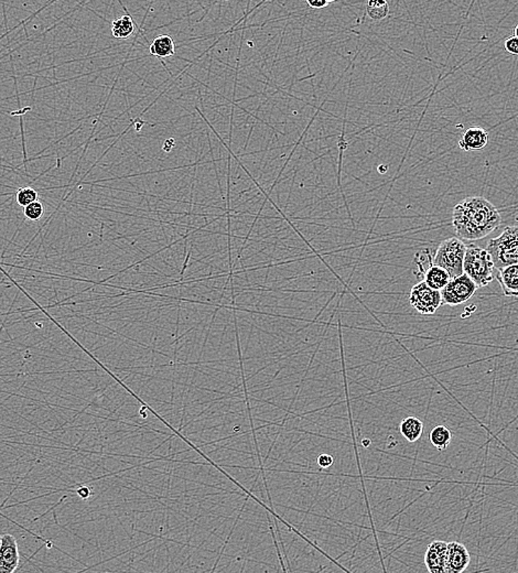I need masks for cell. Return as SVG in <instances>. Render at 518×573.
Here are the masks:
<instances>
[{
    "mask_svg": "<svg viewBox=\"0 0 518 573\" xmlns=\"http://www.w3.org/2000/svg\"><path fill=\"white\" fill-rule=\"evenodd\" d=\"M19 564L17 540L13 535H4L0 546V573H14L17 570Z\"/></svg>",
    "mask_w": 518,
    "mask_h": 573,
    "instance_id": "cell-8",
    "label": "cell"
},
{
    "mask_svg": "<svg viewBox=\"0 0 518 573\" xmlns=\"http://www.w3.org/2000/svg\"><path fill=\"white\" fill-rule=\"evenodd\" d=\"M429 440H430L431 444L435 446V449L439 450V451H443L451 443L453 433L445 426H437V427L431 430L430 434H429Z\"/></svg>",
    "mask_w": 518,
    "mask_h": 573,
    "instance_id": "cell-16",
    "label": "cell"
},
{
    "mask_svg": "<svg viewBox=\"0 0 518 573\" xmlns=\"http://www.w3.org/2000/svg\"><path fill=\"white\" fill-rule=\"evenodd\" d=\"M495 266L493 259L487 249L469 245L465 251V261H463V273H465L477 288L485 287L495 278Z\"/></svg>",
    "mask_w": 518,
    "mask_h": 573,
    "instance_id": "cell-2",
    "label": "cell"
},
{
    "mask_svg": "<svg viewBox=\"0 0 518 573\" xmlns=\"http://www.w3.org/2000/svg\"><path fill=\"white\" fill-rule=\"evenodd\" d=\"M140 415H142V418H147V412H146V407H144L142 408V410H140Z\"/></svg>",
    "mask_w": 518,
    "mask_h": 573,
    "instance_id": "cell-25",
    "label": "cell"
},
{
    "mask_svg": "<svg viewBox=\"0 0 518 573\" xmlns=\"http://www.w3.org/2000/svg\"><path fill=\"white\" fill-rule=\"evenodd\" d=\"M122 7H124V5H122ZM124 9L127 11L125 7H124ZM134 22L128 11L127 16H122V17H120L112 22V36L117 38V39H127L134 33Z\"/></svg>",
    "mask_w": 518,
    "mask_h": 573,
    "instance_id": "cell-15",
    "label": "cell"
},
{
    "mask_svg": "<svg viewBox=\"0 0 518 573\" xmlns=\"http://www.w3.org/2000/svg\"><path fill=\"white\" fill-rule=\"evenodd\" d=\"M318 463L321 468H329L333 464V458L328 456V454H322V456H319Z\"/></svg>",
    "mask_w": 518,
    "mask_h": 573,
    "instance_id": "cell-22",
    "label": "cell"
},
{
    "mask_svg": "<svg viewBox=\"0 0 518 573\" xmlns=\"http://www.w3.org/2000/svg\"><path fill=\"white\" fill-rule=\"evenodd\" d=\"M15 194L18 205H20L22 208H26L31 203L36 202V201H38V196H39L38 191L30 188V186L19 189Z\"/></svg>",
    "mask_w": 518,
    "mask_h": 573,
    "instance_id": "cell-18",
    "label": "cell"
},
{
    "mask_svg": "<svg viewBox=\"0 0 518 573\" xmlns=\"http://www.w3.org/2000/svg\"><path fill=\"white\" fill-rule=\"evenodd\" d=\"M495 278L506 297H518V263L497 269Z\"/></svg>",
    "mask_w": 518,
    "mask_h": 573,
    "instance_id": "cell-12",
    "label": "cell"
},
{
    "mask_svg": "<svg viewBox=\"0 0 518 573\" xmlns=\"http://www.w3.org/2000/svg\"><path fill=\"white\" fill-rule=\"evenodd\" d=\"M1 537L3 536H0V546H1Z\"/></svg>",
    "mask_w": 518,
    "mask_h": 573,
    "instance_id": "cell-28",
    "label": "cell"
},
{
    "mask_svg": "<svg viewBox=\"0 0 518 573\" xmlns=\"http://www.w3.org/2000/svg\"><path fill=\"white\" fill-rule=\"evenodd\" d=\"M500 211L483 196H469L453 208V225L460 239L479 241L501 225Z\"/></svg>",
    "mask_w": 518,
    "mask_h": 573,
    "instance_id": "cell-1",
    "label": "cell"
},
{
    "mask_svg": "<svg viewBox=\"0 0 518 573\" xmlns=\"http://www.w3.org/2000/svg\"><path fill=\"white\" fill-rule=\"evenodd\" d=\"M411 307L421 315H433L443 305L440 291L429 288L423 281L413 285L409 293Z\"/></svg>",
    "mask_w": 518,
    "mask_h": 573,
    "instance_id": "cell-6",
    "label": "cell"
},
{
    "mask_svg": "<svg viewBox=\"0 0 518 573\" xmlns=\"http://www.w3.org/2000/svg\"><path fill=\"white\" fill-rule=\"evenodd\" d=\"M369 440H363V446H369Z\"/></svg>",
    "mask_w": 518,
    "mask_h": 573,
    "instance_id": "cell-27",
    "label": "cell"
},
{
    "mask_svg": "<svg viewBox=\"0 0 518 573\" xmlns=\"http://www.w3.org/2000/svg\"><path fill=\"white\" fill-rule=\"evenodd\" d=\"M76 494H78V498H81L82 500H88V498L92 495V490L91 488H88V486H81V488L76 490Z\"/></svg>",
    "mask_w": 518,
    "mask_h": 573,
    "instance_id": "cell-23",
    "label": "cell"
},
{
    "mask_svg": "<svg viewBox=\"0 0 518 573\" xmlns=\"http://www.w3.org/2000/svg\"><path fill=\"white\" fill-rule=\"evenodd\" d=\"M431 256H433L431 249L425 248L417 251L415 261H413L418 266L419 271L417 273V277H418L419 281H423L429 288L441 291L449 283L451 278L445 269L433 265Z\"/></svg>",
    "mask_w": 518,
    "mask_h": 573,
    "instance_id": "cell-5",
    "label": "cell"
},
{
    "mask_svg": "<svg viewBox=\"0 0 518 573\" xmlns=\"http://www.w3.org/2000/svg\"><path fill=\"white\" fill-rule=\"evenodd\" d=\"M487 251L493 259L495 269L518 263V225L506 227L500 236L489 241Z\"/></svg>",
    "mask_w": 518,
    "mask_h": 573,
    "instance_id": "cell-3",
    "label": "cell"
},
{
    "mask_svg": "<svg viewBox=\"0 0 518 573\" xmlns=\"http://www.w3.org/2000/svg\"><path fill=\"white\" fill-rule=\"evenodd\" d=\"M25 216L27 217L28 220L30 221H38L43 216L44 214V206L39 200L36 201V202L31 203V204L28 205L26 206L25 211Z\"/></svg>",
    "mask_w": 518,
    "mask_h": 573,
    "instance_id": "cell-19",
    "label": "cell"
},
{
    "mask_svg": "<svg viewBox=\"0 0 518 573\" xmlns=\"http://www.w3.org/2000/svg\"><path fill=\"white\" fill-rule=\"evenodd\" d=\"M150 56H157L162 60L176 54L174 39L169 34H160L150 43Z\"/></svg>",
    "mask_w": 518,
    "mask_h": 573,
    "instance_id": "cell-13",
    "label": "cell"
},
{
    "mask_svg": "<svg viewBox=\"0 0 518 573\" xmlns=\"http://www.w3.org/2000/svg\"><path fill=\"white\" fill-rule=\"evenodd\" d=\"M332 3V0H307L309 7L312 9H322V8L328 7Z\"/></svg>",
    "mask_w": 518,
    "mask_h": 573,
    "instance_id": "cell-21",
    "label": "cell"
},
{
    "mask_svg": "<svg viewBox=\"0 0 518 573\" xmlns=\"http://www.w3.org/2000/svg\"><path fill=\"white\" fill-rule=\"evenodd\" d=\"M489 142V132L482 127H471L465 130L460 140V148L465 152H477L487 147Z\"/></svg>",
    "mask_w": 518,
    "mask_h": 573,
    "instance_id": "cell-11",
    "label": "cell"
},
{
    "mask_svg": "<svg viewBox=\"0 0 518 573\" xmlns=\"http://www.w3.org/2000/svg\"><path fill=\"white\" fill-rule=\"evenodd\" d=\"M477 287L469 277L463 273L457 278L451 279L440 291L443 305L455 307L471 299L477 293Z\"/></svg>",
    "mask_w": 518,
    "mask_h": 573,
    "instance_id": "cell-7",
    "label": "cell"
},
{
    "mask_svg": "<svg viewBox=\"0 0 518 573\" xmlns=\"http://www.w3.org/2000/svg\"><path fill=\"white\" fill-rule=\"evenodd\" d=\"M471 556L469 550L461 542H451L448 544L445 571L447 573H463L469 567Z\"/></svg>",
    "mask_w": 518,
    "mask_h": 573,
    "instance_id": "cell-9",
    "label": "cell"
},
{
    "mask_svg": "<svg viewBox=\"0 0 518 573\" xmlns=\"http://www.w3.org/2000/svg\"><path fill=\"white\" fill-rule=\"evenodd\" d=\"M467 245L459 237L445 239L438 246L433 257L435 266L441 267L449 273L450 278H457L463 275V261H465Z\"/></svg>",
    "mask_w": 518,
    "mask_h": 573,
    "instance_id": "cell-4",
    "label": "cell"
},
{
    "mask_svg": "<svg viewBox=\"0 0 518 573\" xmlns=\"http://www.w3.org/2000/svg\"><path fill=\"white\" fill-rule=\"evenodd\" d=\"M448 544L443 540H435L428 546L425 554V564L429 573H447L445 560H447Z\"/></svg>",
    "mask_w": 518,
    "mask_h": 573,
    "instance_id": "cell-10",
    "label": "cell"
},
{
    "mask_svg": "<svg viewBox=\"0 0 518 573\" xmlns=\"http://www.w3.org/2000/svg\"><path fill=\"white\" fill-rule=\"evenodd\" d=\"M514 37H516L518 39V23L516 25L515 29H514Z\"/></svg>",
    "mask_w": 518,
    "mask_h": 573,
    "instance_id": "cell-26",
    "label": "cell"
},
{
    "mask_svg": "<svg viewBox=\"0 0 518 573\" xmlns=\"http://www.w3.org/2000/svg\"><path fill=\"white\" fill-rule=\"evenodd\" d=\"M506 51L513 56H518V39L516 37H511L506 40L504 44Z\"/></svg>",
    "mask_w": 518,
    "mask_h": 573,
    "instance_id": "cell-20",
    "label": "cell"
},
{
    "mask_svg": "<svg viewBox=\"0 0 518 573\" xmlns=\"http://www.w3.org/2000/svg\"><path fill=\"white\" fill-rule=\"evenodd\" d=\"M401 436H403L407 441L413 443V442L418 441L423 436V424L421 419L416 417H407L401 422Z\"/></svg>",
    "mask_w": 518,
    "mask_h": 573,
    "instance_id": "cell-14",
    "label": "cell"
},
{
    "mask_svg": "<svg viewBox=\"0 0 518 573\" xmlns=\"http://www.w3.org/2000/svg\"><path fill=\"white\" fill-rule=\"evenodd\" d=\"M366 14L371 20L381 21L389 15V5L384 0H369L366 4Z\"/></svg>",
    "mask_w": 518,
    "mask_h": 573,
    "instance_id": "cell-17",
    "label": "cell"
},
{
    "mask_svg": "<svg viewBox=\"0 0 518 573\" xmlns=\"http://www.w3.org/2000/svg\"><path fill=\"white\" fill-rule=\"evenodd\" d=\"M174 144H176V142H174V140H166V142H164V152H171V149L174 148Z\"/></svg>",
    "mask_w": 518,
    "mask_h": 573,
    "instance_id": "cell-24",
    "label": "cell"
}]
</instances>
